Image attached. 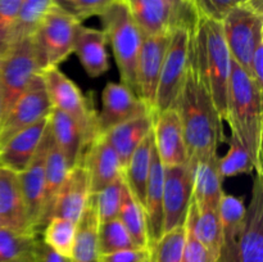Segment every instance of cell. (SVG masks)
I'll return each instance as SVG.
<instances>
[{
    "mask_svg": "<svg viewBox=\"0 0 263 262\" xmlns=\"http://www.w3.org/2000/svg\"><path fill=\"white\" fill-rule=\"evenodd\" d=\"M251 77L257 86L263 90V40L257 44L251 63Z\"/></svg>",
    "mask_w": 263,
    "mask_h": 262,
    "instance_id": "cell-46",
    "label": "cell"
},
{
    "mask_svg": "<svg viewBox=\"0 0 263 262\" xmlns=\"http://www.w3.org/2000/svg\"><path fill=\"white\" fill-rule=\"evenodd\" d=\"M39 246H40V244H39ZM9 262H37V252L33 254H30V256L21 257V258L13 259V261H9Z\"/></svg>",
    "mask_w": 263,
    "mask_h": 262,
    "instance_id": "cell-48",
    "label": "cell"
},
{
    "mask_svg": "<svg viewBox=\"0 0 263 262\" xmlns=\"http://www.w3.org/2000/svg\"><path fill=\"white\" fill-rule=\"evenodd\" d=\"M149 259L148 249H122L108 254H100L99 262H145Z\"/></svg>",
    "mask_w": 263,
    "mask_h": 262,
    "instance_id": "cell-45",
    "label": "cell"
},
{
    "mask_svg": "<svg viewBox=\"0 0 263 262\" xmlns=\"http://www.w3.org/2000/svg\"><path fill=\"white\" fill-rule=\"evenodd\" d=\"M0 223L20 233L37 234L31 226L17 172L0 166ZM39 235V234H37Z\"/></svg>",
    "mask_w": 263,
    "mask_h": 262,
    "instance_id": "cell-20",
    "label": "cell"
},
{
    "mask_svg": "<svg viewBox=\"0 0 263 262\" xmlns=\"http://www.w3.org/2000/svg\"><path fill=\"white\" fill-rule=\"evenodd\" d=\"M193 199V174L189 163L164 166L163 233L182 226Z\"/></svg>",
    "mask_w": 263,
    "mask_h": 262,
    "instance_id": "cell-11",
    "label": "cell"
},
{
    "mask_svg": "<svg viewBox=\"0 0 263 262\" xmlns=\"http://www.w3.org/2000/svg\"><path fill=\"white\" fill-rule=\"evenodd\" d=\"M163 163L159 159L153 145L151 172H149L145 190V202H144L149 248L163 234Z\"/></svg>",
    "mask_w": 263,
    "mask_h": 262,
    "instance_id": "cell-24",
    "label": "cell"
},
{
    "mask_svg": "<svg viewBox=\"0 0 263 262\" xmlns=\"http://www.w3.org/2000/svg\"><path fill=\"white\" fill-rule=\"evenodd\" d=\"M184 2L186 3V4H189V5H192V7H194V0H184Z\"/></svg>",
    "mask_w": 263,
    "mask_h": 262,
    "instance_id": "cell-49",
    "label": "cell"
},
{
    "mask_svg": "<svg viewBox=\"0 0 263 262\" xmlns=\"http://www.w3.org/2000/svg\"><path fill=\"white\" fill-rule=\"evenodd\" d=\"M0 121H2V90H0Z\"/></svg>",
    "mask_w": 263,
    "mask_h": 262,
    "instance_id": "cell-50",
    "label": "cell"
},
{
    "mask_svg": "<svg viewBox=\"0 0 263 262\" xmlns=\"http://www.w3.org/2000/svg\"><path fill=\"white\" fill-rule=\"evenodd\" d=\"M228 123L251 154L256 174L263 175V90L234 61L231 63Z\"/></svg>",
    "mask_w": 263,
    "mask_h": 262,
    "instance_id": "cell-3",
    "label": "cell"
},
{
    "mask_svg": "<svg viewBox=\"0 0 263 262\" xmlns=\"http://www.w3.org/2000/svg\"><path fill=\"white\" fill-rule=\"evenodd\" d=\"M39 72L32 39L27 38L12 44L0 58L2 118Z\"/></svg>",
    "mask_w": 263,
    "mask_h": 262,
    "instance_id": "cell-9",
    "label": "cell"
},
{
    "mask_svg": "<svg viewBox=\"0 0 263 262\" xmlns=\"http://www.w3.org/2000/svg\"><path fill=\"white\" fill-rule=\"evenodd\" d=\"M51 109L53 104L39 72L0 121V146L17 133L49 117Z\"/></svg>",
    "mask_w": 263,
    "mask_h": 262,
    "instance_id": "cell-10",
    "label": "cell"
},
{
    "mask_svg": "<svg viewBox=\"0 0 263 262\" xmlns=\"http://www.w3.org/2000/svg\"><path fill=\"white\" fill-rule=\"evenodd\" d=\"M167 4V7L174 13L179 27L194 30L195 23L198 21V13L194 7L186 4L184 0H162Z\"/></svg>",
    "mask_w": 263,
    "mask_h": 262,
    "instance_id": "cell-42",
    "label": "cell"
},
{
    "mask_svg": "<svg viewBox=\"0 0 263 262\" xmlns=\"http://www.w3.org/2000/svg\"><path fill=\"white\" fill-rule=\"evenodd\" d=\"M174 108L181 120L189 162L217 154L218 145L225 140L223 121L203 84L192 51L184 86Z\"/></svg>",
    "mask_w": 263,
    "mask_h": 262,
    "instance_id": "cell-1",
    "label": "cell"
},
{
    "mask_svg": "<svg viewBox=\"0 0 263 262\" xmlns=\"http://www.w3.org/2000/svg\"><path fill=\"white\" fill-rule=\"evenodd\" d=\"M107 35L103 30L80 26L74 40V50L85 72L90 77L103 76L109 69Z\"/></svg>",
    "mask_w": 263,
    "mask_h": 262,
    "instance_id": "cell-25",
    "label": "cell"
},
{
    "mask_svg": "<svg viewBox=\"0 0 263 262\" xmlns=\"http://www.w3.org/2000/svg\"><path fill=\"white\" fill-rule=\"evenodd\" d=\"M49 130L59 151L66 158L69 169L81 162L89 141L84 131L69 116L53 108L49 115Z\"/></svg>",
    "mask_w": 263,
    "mask_h": 262,
    "instance_id": "cell-22",
    "label": "cell"
},
{
    "mask_svg": "<svg viewBox=\"0 0 263 262\" xmlns=\"http://www.w3.org/2000/svg\"><path fill=\"white\" fill-rule=\"evenodd\" d=\"M186 229L185 225L164 231L149 248V262H181Z\"/></svg>",
    "mask_w": 263,
    "mask_h": 262,
    "instance_id": "cell-37",
    "label": "cell"
},
{
    "mask_svg": "<svg viewBox=\"0 0 263 262\" xmlns=\"http://www.w3.org/2000/svg\"><path fill=\"white\" fill-rule=\"evenodd\" d=\"M136 25L144 35L157 36L171 33L177 28L176 20L162 0H123Z\"/></svg>",
    "mask_w": 263,
    "mask_h": 262,
    "instance_id": "cell-26",
    "label": "cell"
},
{
    "mask_svg": "<svg viewBox=\"0 0 263 262\" xmlns=\"http://www.w3.org/2000/svg\"><path fill=\"white\" fill-rule=\"evenodd\" d=\"M48 125L49 117L43 118L8 139L0 146V166L7 167L17 174L25 171L32 161Z\"/></svg>",
    "mask_w": 263,
    "mask_h": 262,
    "instance_id": "cell-21",
    "label": "cell"
},
{
    "mask_svg": "<svg viewBox=\"0 0 263 262\" xmlns=\"http://www.w3.org/2000/svg\"><path fill=\"white\" fill-rule=\"evenodd\" d=\"M170 38L171 33L157 36L144 35L139 53L136 66V89L138 97L148 105L151 112L154 109L157 87Z\"/></svg>",
    "mask_w": 263,
    "mask_h": 262,
    "instance_id": "cell-13",
    "label": "cell"
},
{
    "mask_svg": "<svg viewBox=\"0 0 263 262\" xmlns=\"http://www.w3.org/2000/svg\"><path fill=\"white\" fill-rule=\"evenodd\" d=\"M238 262H263V175L256 174Z\"/></svg>",
    "mask_w": 263,
    "mask_h": 262,
    "instance_id": "cell-19",
    "label": "cell"
},
{
    "mask_svg": "<svg viewBox=\"0 0 263 262\" xmlns=\"http://www.w3.org/2000/svg\"><path fill=\"white\" fill-rule=\"evenodd\" d=\"M181 262H217L210 251L186 230V240H185L184 253Z\"/></svg>",
    "mask_w": 263,
    "mask_h": 262,
    "instance_id": "cell-43",
    "label": "cell"
},
{
    "mask_svg": "<svg viewBox=\"0 0 263 262\" xmlns=\"http://www.w3.org/2000/svg\"><path fill=\"white\" fill-rule=\"evenodd\" d=\"M99 17L108 43L112 45L121 82L138 95L136 66L144 39L143 31L136 25L123 0H115Z\"/></svg>",
    "mask_w": 263,
    "mask_h": 262,
    "instance_id": "cell-4",
    "label": "cell"
},
{
    "mask_svg": "<svg viewBox=\"0 0 263 262\" xmlns=\"http://www.w3.org/2000/svg\"><path fill=\"white\" fill-rule=\"evenodd\" d=\"M91 195L90 177L82 162L69 170L51 210V217H63L77 222ZM49 218V220H50Z\"/></svg>",
    "mask_w": 263,
    "mask_h": 262,
    "instance_id": "cell-18",
    "label": "cell"
},
{
    "mask_svg": "<svg viewBox=\"0 0 263 262\" xmlns=\"http://www.w3.org/2000/svg\"><path fill=\"white\" fill-rule=\"evenodd\" d=\"M243 2L246 0H194V7L198 15L221 22L234 7Z\"/></svg>",
    "mask_w": 263,
    "mask_h": 262,
    "instance_id": "cell-41",
    "label": "cell"
},
{
    "mask_svg": "<svg viewBox=\"0 0 263 262\" xmlns=\"http://www.w3.org/2000/svg\"><path fill=\"white\" fill-rule=\"evenodd\" d=\"M218 154L187 163L193 174V200L200 207L218 208L222 198V177L218 171Z\"/></svg>",
    "mask_w": 263,
    "mask_h": 262,
    "instance_id": "cell-23",
    "label": "cell"
},
{
    "mask_svg": "<svg viewBox=\"0 0 263 262\" xmlns=\"http://www.w3.org/2000/svg\"><path fill=\"white\" fill-rule=\"evenodd\" d=\"M229 151L223 157L218 158V171L222 179L233 177L236 175L251 174L256 171L253 159L251 154L241 144L235 133L231 131V135L228 140Z\"/></svg>",
    "mask_w": 263,
    "mask_h": 262,
    "instance_id": "cell-36",
    "label": "cell"
},
{
    "mask_svg": "<svg viewBox=\"0 0 263 262\" xmlns=\"http://www.w3.org/2000/svg\"><path fill=\"white\" fill-rule=\"evenodd\" d=\"M77 222L63 217H51L43 229V243L57 253L71 258Z\"/></svg>",
    "mask_w": 263,
    "mask_h": 262,
    "instance_id": "cell-35",
    "label": "cell"
},
{
    "mask_svg": "<svg viewBox=\"0 0 263 262\" xmlns=\"http://www.w3.org/2000/svg\"><path fill=\"white\" fill-rule=\"evenodd\" d=\"M192 59L222 121H229L231 59L220 21L198 15L192 33Z\"/></svg>",
    "mask_w": 263,
    "mask_h": 262,
    "instance_id": "cell-2",
    "label": "cell"
},
{
    "mask_svg": "<svg viewBox=\"0 0 263 262\" xmlns=\"http://www.w3.org/2000/svg\"><path fill=\"white\" fill-rule=\"evenodd\" d=\"M22 0H0V58L12 45V35Z\"/></svg>",
    "mask_w": 263,
    "mask_h": 262,
    "instance_id": "cell-40",
    "label": "cell"
},
{
    "mask_svg": "<svg viewBox=\"0 0 263 262\" xmlns=\"http://www.w3.org/2000/svg\"><path fill=\"white\" fill-rule=\"evenodd\" d=\"M153 143L163 166L186 164L187 149L181 120L175 108L153 116Z\"/></svg>",
    "mask_w": 263,
    "mask_h": 262,
    "instance_id": "cell-15",
    "label": "cell"
},
{
    "mask_svg": "<svg viewBox=\"0 0 263 262\" xmlns=\"http://www.w3.org/2000/svg\"><path fill=\"white\" fill-rule=\"evenodd\" d=\"M99 216L94 194L90 195L81 217L77 221L76 236L71 254V262H99L98 229Z\"/></svg>",
    "mask_w": 263,
    "mask_h": 262,
    "instance_id": "cell-29",
    "label": "cell"
},
{
    "mask_svg": "<svg viewBox=\"0 0 263 262\" xmlns=\"http://www.w3.org/2000/svg\"><path fill=\"white\" fill-rule=\"evenodd\" d=\"M123 186H125V180H123L122 174V176L116 179L108 186H105L104 189L94 194L95 204H97V211L100 222L118 217L121 200H122Z\"/></svg>",
    "mask_w": 263,
    "mask_h": 262,
    "instance_id": "cell-39",
    "label": "cell"
},
{
    "mask_svg": "<svg viewBox=\"0 0 263 262\" xmlns=\"http://www.w3.org/2000/svg\"><path fill=\"white\" fill-rule=\"evenodd\" d=\"M193 30L177 27L171 32L164 54L152 116L174 108L184 86L192 51Z\"/></svg>",
    "mask_w": 263,
    "mask_h": 262,
    "instance_id": "cell-7",
    "label": "cell"
},
{
    "mask_svg": "<svg viewBox=\"0 0 263 262\" xmlns=\"http://www.w3.org/2000/svg\"><path fill=\"white\" fill-rule=\"evenodd\" d=\"M153 145V133H151L135 149L123 169V180L131 194L143 208L144 202H145L146 184H148L149 172H151Z\"/></svg>",
    "mask_w": 263,
    "mask_h": 262,
    "instance_id": "cell-30",
    "label": "cell"
},
{
    "mask_svg": "<svg viewBox=\"0 0 263 262\" xmlns=\"http://www.w3.org/2000/svg\"><path fill=\"white\" fill-rule=\"evenodd\" d=\"M152 113L148 105L122 82H109L102 94V110L97 113V136L117 125Z\"/></svg>",
    "mask_w": 263,
    "mask_h": 262,
    "instance_id": "cell-12",
    "label": "cell"
},
{
    "mask_svg": "<svg viewBox=\"0 0 263 262\" xmlns=\"http://www.w3.org/2000/svg\"><path fill=\"white\" fill-rule=\"evenodd\" d=\"M81 162L89 172L91 194H97L123 174V167L117 153L103 135L92 139Z\"/></svg>",
    "mask_w": 263,
    "mask_h": 262,
    "instance_id": "cell-16",
    "label": "cell"
},
{
    "mask_svg": "<svg viewBox=\"0 0 263 262\" xmlns=\"http://www.w3.org/2000/svg\"><path fill=\"white\" fill-rule=\"evenodd\" d=\"M133 248H136L135 244L131 240L127 230L122 225L120 218H112V220L99 223V229H98L99 254H108L112 252Z\"/></svg>",
    "mask_w": 263,
    "mask_h": 262,
    "instance_id": "cell-38",
    "label": "cell"
},
{
    "mask_svg": "<svg viewBox=\"0 0 263 262\" xmlns=\"http://www.w3.org/2000/svg\"><path fill=\"white\" fill-rule=\"evenodd\" d=\"M0 228H2V223H0Z\"/></svg>",
    "mask_w": 263,
    "mask_h": 262,
    "instance_id": "cell-51",
    "label": "cell"
},
{
    "mask_svg": "<svg viewBox=\"0 0 263 262\" xmlns=\"http://www.w3.org/2000/svg\"><path fill=\"white\" fill-rule=\"evenodd\" d=\"M145 262H149V259H148V261H145Z\"/></svg>",
    "mask_w": 263,
    "mask_h": 262,
    "instance_id": "cell-52",
    "label": "cell"
},
{
    "mask_svg": "<svg viewBox=\"0 0 263 262\" xmlns=\"http://www.w3.org/2000/svg\"><path fill=\"white\" fill-rule=\"evenodd\" d=\"M221 221V248L217 262H238L239 246L246 226L244 198L223 193L218 205Z\"/></svg>",
    "mask_w": 263,
    "mask_h": 262,
    "instance_id": "cell-17",
    "label": "cell"
},
{
    "mask_svg": "<svg viewBox=\"0 0 263 262\" xmlns=\"http://www.w3.org/2000/svg\"><path fill=\"white\" fill-rule=\"evenodd\" d=\"M184 225L217 261L221 248V221L218 208L200 207L192 199Z\"/></svg>",
    "mask_w": 263,
    "mask_h": 262,
    "instance_id": "cell-28",
    "label": "cell"
},
{
    "mask_svg": "<svg viewBox=\"0 0 263 262\" xmlns=\"http://www.w3.org/2000/svg\"><path fill=\"white\" fill-rule=\"evenodd\" d=\"M50 140L51 135L48 125L32 161L25 171L18 174L28 220L35 233L37 234H40L41 231L40 225L44 207V185H45V158Z\"/></svg>",
    "mask_w": 263,
    "mask_h": 262,
    "instance_id": "cell-14",
    "label": "cell"
},
{
    "mask_svg": "<svg viewBox=\"0 0 263 262\" xmlns=\"http://www.w3.org/2000/svg\"><path fill=\"white\" fill-rule=\"evenodd\" d=\"M81 21L58 2L49 9L31 36L40 72L58 67L74 50V40Z\"/></svg>",
    "mask_w": 263,
    "mask_h": 262,
    "instance_id": "cell-5",
    "label": "cell"
},
{
    "mask_svg": "<svg viewBox=\"0 0 263 262\" xmlns=\"http://www.w3.org/2000/svg\"><path fill=\"white\" fill-rule=\"evenodd\" d=\"M45 82L53 108L62 110L81 127L89 144L97 136V112L91 100L87 99L71 79L57 66L40 72Z\"/></svg>",
    "mask_w": 263,
    "mask_h": 262,
    "instance_id": "cell-8",
    "label": "cell"
},
{
    "mask_svg": "<svg viewBox=\"0 0 263 262\" xmlns=\"http://www.w3.org/2000/svg\"><path fill=\"white\" fill-rule=\"evenodd\" d=\"M118 218L127 230L128 235H130L131 240L134 241L136 248L148 249L149 251L148 230H146V218L144 208L131 194L126 182L125 186H123Z\"/></svg>",
    "mask_w": 263,
    "mask_h": 262,
    "instance_id": "cell-32",
    "label": "cell"
},
{
    "mask_svg": "<svg viewBox=\"0 0 263 262\" xmlns=\"http://www.w3.org/2000/svg\"><path fill=\"white\" fill-rule=\"evenodd\" d=\"M37 234L20 233L0 228V262H9L37 252L40 244Z\"/></svg>",
    "mask_w": 263,
    "mask_h": 262,
    "instance_id": "cell-34",
    "label": "cell"
},
{
    "mask_svg": "<svg viewBox=\"0 0 263 262\" xmlns=\"http://www.w3.org/2000/svg\"><path fill=\"white\" fill-rule=\"evenodd\" d=\"M152 128H153V116L152 113H146L140 117L117 125L103 136L113 146L120 158L121 164L125 169L135 149L152 133Z\"/></svg>",
    "mask_w": 263,
    "mask_h": 262,
    "instance_id": "cell-27",
    "label": "cell"
},
{
    "mask_svg": "<svg viewBox=\"0 0 263 262\" xmlns=\"http://www.w3.org/2000/svg\"><path fill=\"white\" fill-rule=\"evenodd\" d=\"M69 170L71 169L67 164L66 158L51 138L45 158V185H44V207L40 225L41 231L50 218L55 198L63 182L66 181L67 176H68Z\"/></svg>",
    "mask_w": 263,
    "mask_h": 262,
    "instance_id": "cell-31",
    "label": "cell"
},
{
    "mask_svg": "<svg viewBox=\"0 0 263 262\" xmlns=\"http://www.w3.org/2000/svg\"><path fill=\"white\" fill-rule=\"evenodd\" d=\"M57 0H22L12 35V44L31 38Z\"/></svg>",
    "mask_w": 263,
    "mask_h": 262,
    "instance_id": "cell-33",
    "label": "cell"
},
{
    "mask_svg": "<svg viewBox=\"0 0 263 262\" xmlns=\"http://www.w3.org/2000/svg\"><path fill=\"white\" fill-rule=\"evenodd\" d=\"M37 262H71V258L57 253L41 240L37 249Z\"/></svg>",
    "mask_w": 263,
    "mask_h": 262,
    "instance_id": "cell-47",
    "label": "cell"
},
{
    "mask_svg": "<svg viewBox=\"0 0 263 262\" xmlns=\"http://www.w3.org/2000/svg\"><path fill=\"white\" fill-rule=\"evenodd\" d=\"M231 59L251 76V63L257 44L263 40V0H246L221 21Z\"/></svg>",
    "mask_w": 263,
    "mask_h": 262,
    "instance_id": "cell-6",
    "label": "cell"
},
{
    "mask_svg": "<svg viewBox=\"0 0 263 262\" xmlns=\"http://www.w3.org/2000/svg\"><path fill=\"white\" fill-rule=\"evenodd\" d=\"M72 5L71 10L80 21L91 15H100L115 0H66Z\"/></svg>",
    "mask_w": 263,
    "mask_h": 262,
    "instance_id": "cell-44",
    "label": "cell"
}]
</instances>
